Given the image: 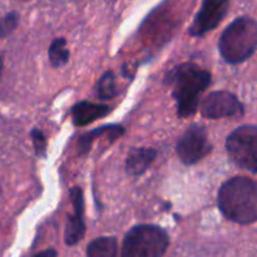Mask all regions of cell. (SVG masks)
<instances>
[{"mask_svg": "<svg viewBox=\"0 0 257 257\" xmlns=\"http://www.w3.org/2000/svg\"><path fill=\"white\" fill-rule=\"evenodd\" d=\"M218 207L227 220L240 225L257 221V182L248 177H233L218 191Z\"/></svg>", "mask_w": 257, "mask_h": 257, "instance_id": "6da1fadb", "label": "cell"}, {"mask_svg": "<svg viewBox=\"0 0 257 257\" xmlns=\"http://www.w3.org/2000/svg\"><path fill=\"white\" fill-rule=\"evenodd\" d=\"M167 80L172 87L177 114L186 118L197 110L201 94L211 84V73L193 63H183L171 70Z\"/></svg>", "mask_w": 257, "mask_h": 257, "instance_id": "7a4b0ae2", "label": "cell"}, {"mask_svg": "<svg viewBox=\"0 0 257 257\" xmlns=\"http://www.w3.org/2000/svg\"><path fill=\"white\" fill-rule=\"evenodd\" d=\"M257 48V23L252 18L240 17L222 32L218 49L230 64H238L253 54Z\"/></svg>", "mask_w": 257, "mask_h": 257, "instance_id": "3957f363", "label": "cell"}, {"mask_svg": "<svg viewBox=\"0 0 257 257\" xmlns=\"http://www.w3.org/2000/svg\"><path fill=\"white\" fill-rule=\"evenodd\" d=\"M168 245L170 237L163 228L153 225H138L125 235L120 257H162Z\"/></svg>", "mask_w": 257, "mask_h": 257, "instance_id": "277c9868", "label": "cell"}, {"mask_svg": "<svg viewBox=\"0 0 257 257\" xmlns=\"http://www.w3.org/2000/svg\"><path fill=\"white\" fill-rule=\"evenodd\" d=\"M227 153L236 166L257 173V125H241L226 141Z\"/></svg>", "mask_w": 257, "mask_h": 257, "instance_id": "5b68a950", "label": "cell"}, {"mask_svg": "<svg viewBox=\"0 0 257 257\" xmlns=\"http://www.w3.org/2000/svg\"><path fill=\"white\" fill-rule=\"evenodd\" d=\"M176 151L180 160L187 166L195 165L206 157L212 151V146L205 127L200 124L191 125L178 140Z\"/></svg>", "mask_w": 257, "mask_h": 257, "instance_id": "8992f818", "label": "cell"}, {"mask_svg": "<svg viewBox=\"0 0 257 257\" xmlns=\"http://www.w3.org/2000/svg\"><path fill=\"white\" fill-rule=\"evenodd\" d=\"M201 114L210 119L240 117L243 114V105L235 94L220 90L211 93L202 100Z\"/></svg>", "mask_w": 257, "mask_h": 257, "instance_id": "52a82bcc", "label": "cell"}, {"mask_svg": "<svg viewBox=\"0 0 257 257\" xmlns=\"http://www.w3.org/2000/svg\"><path fill=\"white\" fill-rule=\"evenodd\" d=\"M230 0H202L200 10L193 19L190 34L193 37H203L217 28L227 14Z\"/></svg>", "mask_w": 257, "mask_h": 257, "instance_id": "ba28073f", "label": "cell"}, {"mask_svg": "<svg viewBox=\"0 0 257 257\" xmlns=\"http://www.w3.org/2000/svg\"><path fill=\"white\" fill-rule=\"evenodd\" d=\"M72 205L74 207V213L69 216L65 227V243L68 246H73L79 242L85 233L84 223V197L80 187H74L70 191Z\"/></svg>", "mask_w": 257, "mask_h": 257, "instance_id": "9c48e42d", "label": "cell"}, {"mask_svg": "<svg viewBox=\"0 0 257 257\" xmlns=\"http://www.w3.org/2000/svg\"><path fill=\"white\" fill-rule=\"evenodd\" d=\"M110 112V108L108 105L95 104L90 102L77 103L72 109L73 123L77 127H85L90 123L95 122L97 119L105 117Z\"/></svg>", "mask_w": 257, "mask_h": 257, "instance_id": "30bf717a", "label": "cell"}, {"mask_svg": "<svg viewBox=\"0 0 257 257\" xmlns=\"http://www.w3.org/2000/svg\"><path fill=\"white\" fill-rule=\"evenodd\" d=\"M157 157V151L153 148H133L125 160V170L132 176H141L150 168Z\"/></svg>", "mask_w": 257, "mask_h": 257, "instance_id": "8fae6325", "label": "cell"}, {"mask_svg": "<svg viewBox=\"0 0 257 257\" xmlns=\"http://www.w3.org/2000/svg\"><path fill=\"white\" fill-rule=\"evenodd\" d=\"M118 242L115 237H98L88 245L87 257H117Z\"/></svg>", "mask_w": 257, "mask_h": 257, "instance_id": "7c38bea8", "label": "cell"}, {"mask_svg": "<svg viewBox=\"0 0 257 257\" xmlns=\"http://www.w3.org/2000/svg\"><path fill=\"white\" fill-rule=\"evenodd\" d=\"M95 94L100 99H112L118 94L117 77L114 72L108 70L99 78L95 85Z\"/></svg>", "mask_w": 257, "mask_h": 257, "instance_id": "4fadbf2b", "label": "cell"}, {"mask_svg": "<svg viewBox=\"0 0 257 257\" xmlns=\"http://www.w3.org/2000/svg\"><path fill=\"white\" fill-rule=\"evenodd\" d=\"M49 60L53 67L58 68L64 65L69 60V50L67 48V40L64 38H57L49 47Z\"/></svg>", "mask_w": 257, "mask_h": 257, "instance_id": "5bb4252c", "label": "cell"}, {"mask_svg": "<svg viewBox=\"0 0 257 257\" xmlns=\"http://www.w3.org/2000/svg\"><path fill=\"white\" fill-rule=\"evenodd\" d=\"M19 24V14L17 12H10L0 19V38H7L17 29Z\"/></svg>", "mask_w": 257, "mask_h": 257, "instance_id": "9a60e30c", "label": "cell"}, {"mask_svg": "<svg viewBox=\"0 0 257 257\" xmlns=\"http://www.w3.org/2000/svg\"><path fill=\"white\" fill-rule=\"evenodd\" d=\"M30 136H32L33 145H34L37 156H40V157L44 156L45 151H47V138H45L44 133L40 130H38V128H33Z\"/></svg>", "mask_w": 257, "mask_h": 257, "instance_id": "2e32d148", "label": "cell"}, {"mask_svg": "<svg viewBox=\"0 0 257 257\" xmlns=\"http://www.w3.org/2000/svg\"><path fill=\"white\" fill-rule=\"evenodd\" d=\"M33 257H58V253L55 250H52V248H49V250H45V251H42V252L37 253L35 256Z\"/></svg>", "mask_w": 257, "mask_h": 257, "instance_id": "e0dca14e", "label": "cell"}, {"mask_svg": "<svg viewBox=\"0 0 257 257\" xmlns=\"http://www.w3.org/2000/svg\"><path fill=\"white\" fill-rule=\"evenodd\" d=\"M3 67H4V60H3L2 54H0V78H2V74H3Z\"/></svg>", "mask_w": 257, "mask_h": 257, "instance_id": "ac0fdd59", "label": "cell"}, {"mask_svg": "<svg viewBox=\"0 0 257 257\" xmlns=\"http://www.w3.org/2000/svg\"><path fill=\"white\" fill-rule=\"evenodd\" d=\"M18 2H27V0H18Z\"/></svg>", "mask_w": 257, "mask_h": 257, "instance_id": "d6986e66", "label": "cell"}]
</instances>
